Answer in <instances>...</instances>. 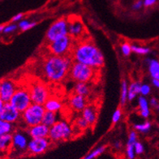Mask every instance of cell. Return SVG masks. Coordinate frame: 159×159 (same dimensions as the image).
<instances>
[{"label": "cell", "mask_w": 159, "mask_h": 159, "mask_svg": "<svg viewBox=\"0 0 159 159\" xmlns=\"http://www.w3.org/2000/svg\"><path fill=\"white\" fill-rule=\"evenodd\" d=\"M75 62L84 63L94 69H100L104 66L105 59L102 53L94 42L86 38L75 42L71 51Z\"/></svg>", "instance_id": "6da1fadb"}, {"label": "cell", "mask_w": 159, "mask_h": 159, "mask_svg": "<svg viewBox=\"0 0 159 159\" xmlns=\"http://www.w3.org/2000/svg\"><path fill=\"white\" fill-rule=\"evenodd\" d=\"M71 64L69 57L50 55L43 61L42 72L49 81L60 82L69 74Z\"/></svg>", "instance_id": "7a4b0ae2"}, {"label": "cell", "mask_w": 159, "mask_h": 159, "mask_svg": "<svg viewBox=\"0 0 159 159\" xmlns=\"http://www.w3.org/2000/svg\"><path fill=\"white\" fill-rule=\"evenodd\" d=\"M98 69H94L84 63L74 62L71 64L69 75L71 79L76 82L89 83L94 78L96 71Z\"/></svg>", "instance_id": "3957f363"}, {"label": "cell", "mask_w": 159, "mask_h": 159, "mask_svg": "<svg viewBox=\"0 0 159 159\" xmlns=\"http://www.w3.org/2000/svg\"><path fill=\"white\" fill-rule=\"evenodd\" d=\"M46 111L43 105L32 103L31 106L22 113V119L29 128L42 124V119Z\"/></svg>", "instance_id": "277c9868"}, {"label": "cell", "mask_w": 159, "mask_h": 159, "mask_svg": "<svg viewBox=\"0 0 159 159\" xmlns=\"http://www.w3.org/2000/svg\"><path fill=\"white\" fill-rule=\"evenodd\" d=\"M74 45V39L67 35L50 42L47 47L50 55L56 56H67L68 53H71L72 51Z\"/></svg>", "instance_id": "5b68a950"}, {"label": "cell", "mask_w": 159, "mask_h": 159, "mask_svg": "<svg viewBox=\"0 0 159 159\" xmlns=\"http://www.w3.org/2000/svg\"><path fill=\"white\" fill-rule=\"evenodd\" d=\"M67 35H68V20L63 17L55 20L50 25L46 32V39L50 43Z\"/></svg>", "instance_id": "8992f818"}, {"label": "cell", "mask_w": 159, "mask_h": 159, "mask_svg": "<svg viewBox=\"0 0 159 159\" xmlns=\"http://www.w3.org/2000/svg\"><path fill=\"white\" fill-rule=\"evenodd\" d=\"M10 103L20 113H23L24 111L33 103L29 88L27 89L22 87V88L17 89L11 99Z\"/></svg>", "instance_id": "52a82bcc"}, {"label": "cell", "mask_w": 159, "mask_h": 159, "mask_svg": "<svg viewBox=\"0 0 159 159\" xmlns=\"http://www.w3.org/2000/svg\"><path fill=\"white\" fill-rule=\"evenodd\" d=\"M72 135V130L65 121H58L50 128L49 139L52 141H61L68 140Z\"/></svg>", "instance_id": "ba28073f"}, {"label": "cell", "mask_w": 159, "mask_h": 159, "mask_svg": "<svg viewBox=\"0 0 159 159\" xmlns=\"http://www.w3.org/2000/svg\"><path fill=\"white\" fill-rule=\"evenodd\" d=\"M33 103L44 105L49 99V91L46 86L40 82H36L29 88Z\"/></svg>", "instance_id": "9c48e42d"}, {"label": "cell", "mask_w": 159, "mask_h": 159, "mask_svg": "<svg viewBox=\"0 0 159 159\" xmlns=\"http://www.w3.org/2000/svg\"><path fill=\"white\" fill-rule=\"evenodd\" d=\"M68 20V35L74 40H79L84 38L86 33L85 27L81 20L78 17H72Z\"/></svg>", "instance_id": "30bf717a"}, {"label": "cell", "mask_w": 159, "mask_h": 159, "mask_svg": "<svg viewBox=\"0 0 159 159\" xmlns=\"http://www.w3.org/2000/svg\"><path fill=\"white\" fill-rule=\"evenodd\" d=\"M20 116V112L13 107L10 102H3L0 100V119L2 121L15 123Z\"/></svg>", "instance_id": "8fae6325"}, {"label": "cell", "mask_w": 159, "mask_h": 159, "mask_svg": "<svg viewBox=\"0 0 159 159\" xmlns=\"http://www.w3.org/2000/svg\"><path fill=\"white\" fill-rule=\"evenodd\" d=\"M50 139L47 138H32L28 144L27 151L33 155L42 154L48 149L50 143Z\"/></svg>", "instance_id": "7c38bea8"}, {"label": "cell", "mask_w": 159, "mask_h": 159, "mask_svg": "<svg viewBox=\"0 0 159 159\" xmlns=\"http://www.w3.org/2000/svg\"><path fill=\"white\" fill-rule=\"evenodd\" d=\"M16 89V84L11 80H2L0 84V100L5 103L10 102Z\"/></svg>", "instance_id": "4fadbf2b"}, {"label": "cell", "mask_w": 159, "mask_h": 159, "mask_svg": "<svg viewBox=\"0 0 159 159\" xmlns=\"http://www.w3.org/2000/svg\"><path fill=\"white\" fill-rule=\"evenodd\" d=\"M28 134L33 139L47 138L50 134V128L43 124L32 126L28 129Z\"/></svg>", "instance_id": "5bb4252c"}, {"label": "cell", "mask_w": 159, "mask_h": 159, "mask_svg": "<svg viewBox=\"0 0 159 159\" xmlns=\"http://www.w3.org/2000/svg\"><path fill=\"white\" fill-rule=\"evenodd\" d=\"M27 137L21 132H16L13 135L12 144H11V150L15 152H23L28 149Z\"/></svg>", "instance_id": "9a60e30c"}, {"label": "cell", "mask_w": 159, "mask_h": 159, "mask_svg": "<svg viewBox=\"0 0 159 159\" xmlns=\"http://www.w3.org/2000/svg\"><path fill=\"white\" fill-rule=\"evenodd\" d=\"M70 106L76 111H83L87 107V100L85 97L75 93L70 99Z\"/></svg>", "instance_id": "2e32d148"}, {"label": "cell", "mask_w": 159, "mask_h": 159, "mask_svg": "<svg viewBox=\"0 0 159 159\" xmlns=\"http://www.w3.org/2000/svg\"><path fill=\"white\" fill-rule=\"evenodd\" d=\"M82 117L88 122L89 125L94 124L97 121V118H98L96 109L92 106H87L82 111Z\"/></svg>", "instance_id": "e0dca14e"}, {"label": "cell", "mask_w": 159, "mask_h": 159, "mask_svg": "<svg viewBox=\"0 0 159 159\" xmlns=\"http://www.w3.org/2000/svg\"><path fill=\"white\" fill-rule=\"evenodd\" d=\"M43 106L46 111H52V112H57L62 108L61 102L55 98H49L48 100L46 101Z\"/></svg>", "instance_id": "ac0fdd59"}, {"label": "cell", "mask_w": 159, "mask_h": 159, "mask_svg": "<svg viewBox=\"0 0 159 159\" xmlns=\"http://www.w3.org/2000/svg\"><path fill=\"white\" fill-rule=\"evenodd\" d=\"M138 105L140 107V115L143 118H148L150 115L149 111V102L146 100L144 96L140 97L138 100Z\"/></svg>", "instance_id": "d6986e66"}, {"label": "cell", "mask_w": 159, "mask_h": 159, "mask_svg": "<svg viewBox=\"0 0 159 159\" xmlns=\"http://www.w3.org/2000/svg\"><path fill=\"white\" fill-rule=\"evenodd\" d=\"M13 136L11 134H5L0 136V149L2 152H6L11 149Z\"/></svg>", "instance_id": "ffe728a7"}, {"label": "cell", "mask_w": 159, "mask_h": 159, "mask_svg": "<svg viewBox=\"0 0 159 159\" xmlns=\"http://www.w3.org/2000/svg\"><path fill=\"white\" fill-rule=\"evenodd\" d=\"M149 72L152 79L159 80V60L149 59L148 61Z\"/></svg>", "instance_id": "44dd1931"}, {"label": "cell", "mask_w": 159, "mask_h": 159, "mask_svg": "<svg viewBox=\"0 0 159 159\" xmlns=\"http://www.w3.org/2000/svg\"><path fill=\"white\" fill-rule=\"evenodd\" d=\"M75 94L81 95V96L87 97L90 94V87L88 83H81L77 82L74 89Z\"/></svg>", "instance_id": "7402d4cb"}, {"label": "cell", "mask_w": 159, "mask_h": 159, "mask_svg": "<svg viewBox=\"0 0 159 159\" xmlns=\"http://www.w3.org/2000/svg\"><path fill=\"white\" fill-rule=\"evenodd\" d=\"M57 122L56 112L46 111L44 115V117L42 119V124L46 125L49 128H51L53 125H55Z\"/></svg>", "instance_id": "603a6c76"}, {"label": "cell", "mask_w": 159, "mask_h": 159, "mask_svg": "<svg viewBox=\"0 0 159 159\" xmlns=\"http://www.w3.org/2000/svg\"><path fill=\"white\" fill-rule=\"evenodd\" d=\"M140 85L141 84L139 82H132L128 86V101H132L139 93H140Z\"/></svg>", "instance_id": "cb8c5ba5"}, {"label": "cell", "mask_w": 159, "mask_h": 159, "mask_svg": "<svg viewBox=\"0 0 159 159\" xmlns=\"http://www.w3.org/2000/svg\"><path fill=\"white\" fill-rule=\"evenodd\" d=\"M128 84L126 80H123L121 85V98H120V103L121 106H124L128 100Z\"/></svg>", "instance_id": "d4e9b609"}, {"label": "cell", "mask_w": 159, "mask_h": 159, "mask_svg": "<svg viewBox=\"0 0 159 159\" xmlns=\"http://www.w3.org/2000/svg\"><path fill=\"white\" fill-rule=\"evenodd\" d=\"M13 129V125L11 123L9 122L0 121V136L1 135L10 134Z\"/></svg>", "instance_id": "484cf974"}, {"label": "cell", "mask_w": 159, "mask_h": 159, "mask_svg": "<svg viewBox=\"0 0 159 159\" xmlns=\"http://www.w3.org/2000/svg\"><path fill=\"white\" fill-rule=\"evenodd\" d=\"M106 149V146L102 145V146H100L98 148H97V149H93V150L89 153V154H87L85 157H84L83 159H94L96 158L97 157H98L99 155H101L102 153H103Z\"/></svg>", "instance_id": "4316f807"}, {"label": "cell", "mask_w": 159, "mask_h": 159, "mask_svg": "<svg viewBox=\"0 0 159 159\" xmlns=\"http://www.w3.org/2000/svg\"><path fill=\"white\" fill-rule=\"evenodd\" d=\"M36 25H37L36 22H30V21L27 20H22L21 21H20L18 27L22 31H28V30L33 29L34 26H36Z\"/></svg>", "instance_id": "83f0119b"}, {"label": "cell", "mask_w": 159, "mask_h": 159, "mask_svg": "<svg viewBox=\"0 0 159 159\" xmlns=\"http://www.w3.org/2000/svg\"><path fill=\"white\" fill-rule=\"evenodd\" d=\"M134 128L137 132L145 133V132H148L150 130L151 124L149 121H145L144 123H142V124H136L134 126Z\"/></svg>", "instance_id": "f1b7e54d"}, {"label": "cell", "mask_w": 159, "mask_h": 159, "mask_svg": "<svg viewBox=\"0 0 159 159\" xmlns=\"http://www.w3.org/2000/svg\"><path fill=\"white\" fill-rule=\"evenodd\" d=\"M132 52L138 54V55H147L150 52V49L149 47H144V46H136V45H132Z\"/></svg>", "instance_id": "f546056e"}, {"label": "cell", "mask_w": 159, "mask_h": 159, "mask_svg": "<svg viewBox=\"0 0 159 159\" xmlns=\"http://www.w3.org/2000/svg\"><path fill=\"white\" fill-rule=\"evenodd\" d=\"M135 144H127V148H126V154L128 159H133L136 155V152H135L134 149Z\"/></svg>", "instance_id": "4dcf8cb0"}, {"label": "cell", "mask_w": 159, "mask_h": 159, "mask_svg": "<svg viewBox=\"0 0 159 159\" xmlns=\"http://www.w3.org/2000/svg\"><path fill=\"white\" fill-rule=\"evenodd\" d=\"M121 50L125 56H128L132 51V45H130L128 42H124V44L121 45Z\"/></svg>", "instance_id": "1f68e13d"}, {"label": "cell", "mask_w": 159, "mask_h": 159, "mask_svg": "<svg viewBox=\"0 0 159 159\" xmlns=\"http://www.w3.org/2000/svg\"><path fill=\"white\" fill-rule=\"evenodd\" d=\"M76 126H77L80 129H86V128L89 126V124L88 122L86 121L84 118L81 117L79 118V119L76 120Z\"/></svg>", "instance_id": "d6a6232c"}, {"label": "cell", "mask_w": 159, "mask_h": 159, "mask_svg": "<svg viewBox=\"0 0 159 159\" xmlns=\"http://www.w3.org/2000/svg\"><path fill=\"white\" fill-rule=\"evenodd\" d=\"M17 28H18V25H15V24H11V25H6V26H4L2 33L3 34H11V33L16 31L17 30Z\"/></svg>", "instance_id": "836d02e7"}, {"label": "cell", "mask_w": 159, "mask_h": 159, "mask_svg": "<svg viewBox=\"0 0 159 159\" xmlns=\"http://www.w3.org/2000/svg\"><path fill=\"white\" fill-rule=\"evenodd\" d=\"M150 91H151V88L149 84H144L140 85V94L142 95V96L145 97L147 96V95H149Z\"/></svg>", "instance_id": "e575fe53"}, {"label": "cell", "mask_w": 159, "mask_h": 159, "mask_svg": "<svg viewBox=\"0 0 159 159\" xmlns=\"http://www.w3.org/2000/svg\"><path fill=\"white\" fill-rule=\"evenodd\" d=\"M136 139H137V134H136V132H135V131H132V132H130L129 136H128V143H127V144H135L136 141H137Z\"/></svg>", "instance_id": "d590c367"}, {"label": "cell", "mask_w": 159, "mask_h": 159, "mask_svg": "<svg viewBox=\"0 0 159 159\" xmlns=\"http://www.w3.org/2000/svg\"><path fill=\"white\" fill-rule=\"evenodd\" d=\"M122 115V111L120 108H118L116 111L114 112L113 115H112V123L116 124L118 121H119V119L121 118Z\"/></svg>", "instance_id": "8d00e7d4"}, {"label": "cell", "mask_w": 159, "mask_h": 159, "mask_svg": "<svg viewBox=\"0 0 159 159\" xmlns=\"http://www.w3.org/2000/svg\"><path fill=\"white\" fill-rule=\"evenodd\" d=\"M134 149L135 152H136V154H141V153H144V145L140 142H139V141H136V144L134 145Z\"/></svg>", "instance_id": "74e56055"}, {"label": "cell", "mask_w": 159, "mask_h": 159, "mask_svg": "<svg viewBox=\"0 0 159 159\" xmlns=\"http://www.w3.org/2000/svg\"><path fill=\"white\" fill-rule=\"evenodd\" d=\"M144 7V1L143 0H136L133 4H132V8L134 11H139Z\"/></svg>", "instance_id": "f35d334b"}, {"label": "cell", "mask_w": 159, "mask_h": 159, "mask_svg": "<svg viewBox=\"0 0 159 159\" xmlns=\"http://www.w3.org/2000/svg\"><path fill=\"white\" fill-rule=\"evenodd\" d=\"M144 1V7H151L157 3V0H143Z\"/></svg>", "instance_id": "ab89813d"}, {"label": "cell", "mask_w": 159, "mask_h": 159, "mask_svg": "<svg viewBox=\"0 0 159 159\" xmlns=\"http://www.w3.org/2000/svg\"><path fill=\"white\" fill-rule=\"evenodd\" d=\"M24 15L22 13H18L16 16L12 17V19H11V21L12 22H17V21H21L22 20V18H23Z\"/></svg>", "instance_id": "60d3db41"}, {"label": "cell", "mask_w": 159, "mask_h": 159, "mask_svg": "<svg viewBox=\"0 0 159 159\" xmlns=\"http://www.w3.org/2000/svg\"><path fill=\"white\" fill-rule=\"evenodd\" d=\"M149 105H150V106H152L153 107H157V106L159 105V103H158V102H157V99L153 98H152L150 101H149Z\"/></svg>", "instance_id": "b9f144b4"}, {"label": "cell", "mask_w": 159, "mask_h": 159, "mask_svg": "<svg viewBox=\"0 0 159 159\" xmlns=\"http://www.w3.org/2000/svg\"><path fill=\"white\" fill-rule=\"evenodd\" d=\"M152 84L154 86L155 88L159 89V80L157 79H153L152 80Z\"/></svg>", "instance_id": "7bdbcfd3"}, {"label": "cell", "mask_w": 159, "mask_h": 159, "mask_svg": "<svg viewBox=\"0 0 159 159\" xmlns=\"http://www.w3.org/2000/svg\"><path fill=\"white\" fill-rule=\"evenodd\" d=\"M115 146L116 147L117 149H119V147H120V143H119V142H116V143H115Z\"/></svg>", "instance_id": "ee69618b"}, {"label": "cell", "mask_w": 159, "mask_h": 159, "mask_svg": "<svg viewBox=\"0 0 159 159\" xmlns=\"http://www.w3.org/2000/svg\"><path fill=\"white\" fill-rule=\"evenodd\" d=\"M157 109L159 110V105H158V106H157Z\"/></svg>", "instance_id": "f6af8a7d"}]
</instances>
